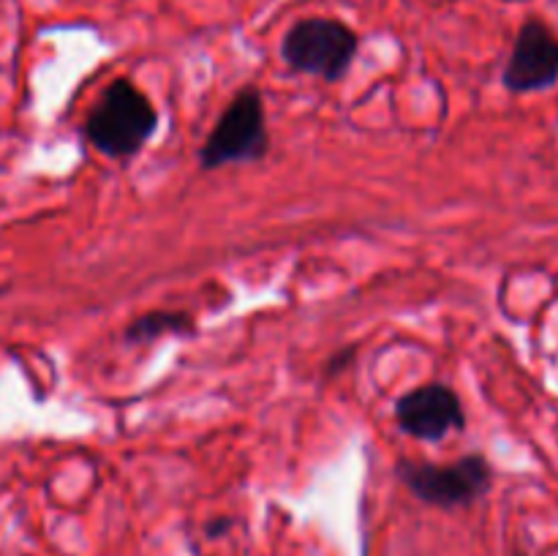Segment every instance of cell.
<instances>
[{
    "instance_id": "1",
    "label": "cell",
    "mask_w": 558,
    "mask_h": 556,
    "mask_svg": "<svg viewBox=\"0 0 558 556\" xmlns=\"http://www.w3.org/2000/svg\"><path fill=\"white\" fill-rule=\"evenodd\" d=\"M158 112L131 80L120 76L87 112L85 134L109 158H131L156 134Z\"/></svg>"
},
{
    "instance_id": "2",
    "label": "cell",
    "mask_w": 558,
    "mask_h": 556,
    "mask_svg": "<svg viewBox=\"0 0 558 556\" xmlns=\"http://www.w3.org/2000/svg\"><path fill=\"white\" fill-rule=\"evenodd\" d=\"M270 147L265 98L256 87H243L216 120L199 150L202 169H221L227 164L262 161Z\"/></svg>"
},
{
    "instance_id": "3",
    "label": "cell",
    "mask_w": 558,
    "mask_h": 556,
    "mask_svg": "<svg viewBox=\"0 0 558 556\" xmlns=\"http://www.w3.org/2000/svg\"><path fill=\"white\" fill-rule=\"evenodd\" d=\"M360 38L347 22L330 16H308L294 22L281 41V58L294 71L338 82L352 65Z\"/></svg>"
},
{
    "instance_id": "4",
    "label": "cell",
    "mask_w": 558,
    "mask_h": 556,
    "mask_svg": "<svg viewBox=\"0 0 558 556\" xmlns=\"http://www.w3.org/2000/svg\"><path fill=\"white\" fill-rule=\"evenodd\" d=\"M396 472L417 499L445 507V510L474 505L494 485V469L488 458L480 452L463 456L452 463L398 461Z\"/></svg>"
},
{
    "instance_id": "5",
    "label": "cell",
    "mask_w": 558,
    "mask_h": 556,
    "mask_svg": "<svg viewBox=\"0 0 558 556\" xmlns=\"http://www.w3.org/2000/svg\"><path fill=\"white\" fill-rule=\"evenodd\" d=\"M501 82L512 93H537L556 85L558 36L545 22L529 20L518 31Z\"/></svg>"
},
{
    "instance_id": "6",
    "label": "cell",
    "mask_w": 558,
    "mask_h": 556,
    "mask_svg": "<svg viewBox=\"0 0 558 556\" xmlns=\"http://www.w3.org/2000/svg\"><path fill=\"white\" fill-rule=\"evenodd\" d=\"M396 420L403 434L423 442H441L452 431H463L466 414L452 387L441 382L417 387L396 403Z\"/></svg>"
},
{
    "instance_id": "7",
    "label": "cell",
    "mask_w": 558,
    "mask_h": 556,
    "mask_svg": "<svg viewBox=\"0 0 558 556\" xmlns=\"http://www.w3.org/2000/svg\"><path fill=\"white\" fill-rule=\"evenodd\" d=\"M194 330V319L183 311H150L142 314L125 327L129 343H150L161 336H185Z\"/></svg>"
},
{
    "instance_id": "8",
    "label": "cell",
    "mask_w": 558,
    "mask_h": 556,
    "mask_svg": "<svg viewBox=\"0 0 558 556\" xmlns=\"http://www.w3.org/2000/svg\"><path fill=\"white\" fill-rule=\"evenodd\" d=\"M352 358H354V349H341V352H338L336 358H330V363H327V374L330 376L341 374L343 368H349Z\"/></svg>"
},
{
    "instance_id": "9",
    "label": "cell",
    "mask_w": 558,
    "mask_h": 556,
    "mask_svg": "<svg viewBox=\"0 0 558 556\" xmlns=\"http://www.w3.org/2000/svg\"><path fill=\"white\" fill-rule=\"evenodd\" d=\"M229 527H232V521H229V518H223V521L210 523V529H207V532H210V534H221V532H227Z\"/></svg>"
}]
</instances>
